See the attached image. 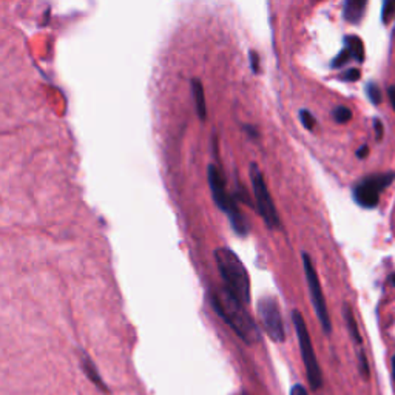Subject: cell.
<instances>
[{"mask_svg":"<svg viewBox=\"0 0 395 395\" xmlns=\"http://www.w3.org/2000/svg\"><path fill=\"white\" fill-rule=\"evenodd\" d=\"M212 306L215 312L219 315L223 321L231 326L235 334L238 335L244 343L254 344L259 342L261 334L257 326L255 320L250 317L246 311V304H242L240 299L232 297L223 287V290L213 292L212 294Z\"/></svg>","mask_w":395,"mask_h":395,"instance_id":"cell-1","label":"cell"},{"mask_svg":"<svg viewBox=\"0 0 395 395\" xmlns=\"http://www.w3.org/2000/svg\"><path fill=\"white\" fill-rule=\"evenodd\" d=\"M215 261L221 278H223L224 289L232 297L240 299L242 304L247 306L252 299L250 278L247 268L242 264L240 257L232 249L219 247L215 250Z\"/></svg>","mask_w":395,"mask_h":395,"instance_id":"cell-2","label":"cell"},{"mask_svg":"<svg viewBox=\"0 0 395 395\" xmlns=\"http://www.w3.org/2000/svg\"><path fill=\"white\" fill-rule=\"evenodd\" d=\"M207 175H209V186L212 190V198H213V201H215V204L218 205V209L226 213L228 221H231L233 232L236 235L241 236V238L247 236L249 226L246 223V219H244L238 204H236V201H235V198L228 193L226 181H224L223 175H221V171L215 167V165H209Z\"/></svg>","mask_w":395,"mask_h":395,"instance_id":"cell-3","label":"cell"},{"mask_svg":"<svg viewBox=\"0 0 395 395\" xmlns=\"http://www.w3.org/2000/svg\"><path fill=\"white\" fill-rule=\"evenodd\" d=\"M292 321H294V328L297 330V338L299 351H302V358L304 363L307 380H309V384L313 391H318L323 386V373L318 365L317 355H315L309 329H307L306 321L299 311H292Z\"/></svg>","mask_w":395,"mask_h":395,"instance_id":"cell-4","label":"cell"},{"mask_svg":"<svg viewBox=\"0 0 395 395\" xmlns=\"http://www.w3.org/2000/svg\"><path fill=\"white\" fill-rule=\"evenodd\" d=\"M395 181V171L374 173V175L360 179L352 188V198L355 204L361 209L373 210L380 202V196L384 188H388Z\"/></svg>","mask_w":395,"mask_h":395,"instance_id":"cell-5","label":"cell"},{"mask_svg":"<svg viewBox=\"0 0 395 395\" xmlns=\"http://www.w3.org/2000/svg\"><path fill=\"white\" fill-rule=\"evenodd\" d=\"M249 175L252 181V188H254V196L259 216L264 219V223L268 228H280L281 219L278 215V210L275 207V202L272 200L271 192H268L263 173L257 164L250 165Z\"/></svg>","mask_w":395,"mask_h":395,"instance_id":"cell-6","label":"cell"},{"mask_svg":"<svg viewBox=\"0 0 395 395\" xmlns=\"http://www.w3.org/2000/svg\"><path fill=\"white\" fill-rule=\"evenodd\" d=\"M303 267H304L307 287H309V295H311V302L315 309V313H317L323 330H325L329 335L332 332V323H330V317L328 312L326 298H325V294H323L321 283L318 278V273L313 267L312 258L309 257V254H306V252L303 254Z\"/></svg>","mask_w":395,"mask_h":395,"instance_id":"cell-7","label":"cell"},{"mask_svg":"<svg viewBox=\"0 0 395 395\" xmlns=\"http://www.w3.org/2000/svg\"><path fill=\"white\" fill-rule=\"evenodd\" d=\"M258 313L266 334L275 343H283L286 339V326H284L278 302L273 297H263L258 303Z\"/></svg>","mask_w":395,"mask_h":395,"instance_id":"cell-8","label":"cell"},{"mask_svg":"<svg viewBox=\"0 0 395 395\" xmlns=\"http://www.w3.org/2000/svg\"><path fill=\"white\" fill-rule=\"evenodd\" d=\"M368 6V0H344V6H343V15L344 19L357 25L363 20V15H365Z\"/></svg>","mask_w":395,"mask_h":395,"instance_id":"cell-9","label":"cell"},{"mask_svg":"<svg viewBox=\"0 0 395 395\" xmlns=\"http://www.w3.org/2000/svg\"><path fill=\"white\" fill-rule=\"evenodd\" d=\"M81 368L84 370V374L89 377V380L96 386L98 389L101 391H104V392H108V388H107V384L104 383V380H102V377L99 374V370L96 369V366H94V363L93 360L86 355L85 352L81 355Z\"/></svg>","mask_w":395,"mask_h":395,"instance_id":"cell-10","label":"cell"},{"mask_svg":"<svg viewBox=\"0 0 395 395\" xmlns=\"http://www.w3.org/2000/svg\"><path fill=\"white\" fill-rule=\"evenodd\" d=\"M192 96H193V102H195L196 115L200 116L201 121H205V117H207V104H205L204 86H202L201 81H198V79H193L192 81Z\"/></svg>","mask_w":395,"mask_h":395,"instance_id":"cell-11","label":"cell"},{"mask_svg":"<svg viewBox=\"0 0 395 395\" xmlns=\"http://www.w3.org/2000/svg\"><path fill=\"white\" fill-rule=\"evenodd\" d=\"M343 315H344V321H346L347 330H349V334H351V337L354 339V343L361 347L363 339H361V335H360V329H358V325H357V320H355V315H354L352 307L347 304V303L343 306Z\"/></svg>","mask_w":395,"mask_h":395,"instance_id":"cell-12","label":"cell"},{"mask_svg":"<svg viewBox=\"0 0 395 395\" xmlns=\"http://www.w3.org/2000/svg\"><path fill=\"white\" fill-rule=\"evenodd\" d=\"M344 46L351 51L352 59H355L357 62L365 60V44H363L358 36H346Z\"/></svg>","mask_w":395,"mask_h":395,"instance_id":"cell-13","label":"cell"},{"mask_svg":"<svg viewBox=\"0 0 395 395\" xmlns=\"http://www.w3.org/2000/svg\"><path fill=\"white\" fill-rule=\"evenodd\" d=\"M395 20V0H383L382 8V22L384 25H389Z\"/></svg>","mask_w":395,"mask_h":395,"instance_id":"cell-14","label":"cell"},{"mask_svg":"<svg viewBox=\"0 0 395 395\" xmlns=\"http://www.w3.org/2000/svg\"><path fill=\"white\" fill-rule=\"evenodd\" d=\"M332 116H334V119H335L337 124H347L352 119V112L347 107L339 105V107L334 108Z\"/></svg>","mask_w":395,"mask_h":395,"instance_id":"cell-15","label":"cell"},{"mask_svg":"<svg viewBox=\"0 0 395 395\" xmlns=\"http://www.w3.org/2000/svg\"><path fill=\"white\" fill-rule=\"evenodd\" d=\"M366 94L369 101L373 102L374 105H380L382 104V91L378 89V85H375L374 82H369L366 85Z\"/></svg>","mask_w":395,"mask_h":395,"instance_id":"cell-16","label":"cell"},{"mask_svg":"<svg viewBox=\"0 0 395 395\" xmlns=\"http://www.w3.org/2000/svg\"><path fill=\"white\" fill-rule=\"evenodd\" d=\"M351 59H352V54H351V51L347 50L346 46H344V48H343L342 51H339L338 56H337L334 60H332L330 67H332V68H339V67H343L344 64H347V62H349Z\"/></svg>","mask_w":395,"mask_h":395,"instance_id":"cell-17","label":"cell"},{"mask_svg":"<svg viewBox=\"0 0 395 395\" xmlns=\"http://www.w3.org/2000/svg\"><path fill=\"white\" fill-rule=\"evenodd\" d=\"M299 121L304 125V129L307 130H313L315 125H317V121H315V117L311 112H307V110H302L299 112Z\"/></svg>","mask_w":395,"mask_h":395,"instance_id":"cell-18","label":"cell"},{"mask_svg":"<svg viewBox=\"0 0 395 395\" xmlns=\"http://www.w3.org/2000/svg\"><path fill=\"white\" fill-rule=\"evenodd\" d=\"M360 76H361V73H360L358 68H351V70H347V71H344V73L339 75V79H342V81H344V82H357Z\"/></svg>","mask_w":395,"mask_h":395,"instance_id":"cell-19","label":"cell"},{"mask_svg":"<svg viewBox=\"0 0 395 395\" xmlns=\"http://www.w3.org/2000/svg\"><path fill=\"white\" fill-rule=\"evenodd\" d=\"M249 59H250V65H252V70H254V73H259V56H258V54L255 51H250Z\"/></svg>","mask_w":395,"mask_h":395,"instance_id":"cell-20","label":"cell"},{"mask_svg":"<svg viewBox=\"0 0 395 395\" xmlns=\"http://www.w3.org/2000/svg\"><path fill=\"white\" fill-rule=\"evenodd\" d=\"M374 130H375V139L382 141L383 134H384V129H383V124L380 119H374Z\"/></svg>","mask_w":395,"mask_h":395,"instance_id":"cell-21","label":"cell"},{"mask_svg":"<svg viewBox=\"0 0 395 395\" xmlns=\"http://www.w3.org/2000/svg\"><path fill=\"white\" fill-rule=\"evenodd\" d=\"M290 395H309V392L303 384H294L290 389Z\"/></svg>","mask_w":395,"mask_h":395,"instance_id":"cell-22","label":"cell"},{"mask_svg":"<svg viewBox=\"0 0 395 395\" xmlns=\"http://www.w3.org/2000/svg\"><path fill=\"white\" fill-rule=\"evenodd\" d=\"M368 155H369V147L368 145H361L357 150V157H358V160H365Z\"/></svg>","mask_w":395,"mask_h":395,"instance_id":"cell-23","label":"cell"},{"mask_svg":"<svg viewBox=\"0 0 395 395\" xmlns=\"http://www.w3.org/2000/svg\"><path fill=\"white\" fill-rule=\"evenodd\" d=\"M244 130H246V133L249 134L252 139H258L259 134H258V131L254 127H250V125H244Z\"/></svg>","mask_w":395,"mask_h":395,"instance_id":"cell-24","label":"cell"},{"mask_svg":"<svg viewBox=\"0 0 395 395\" xmlns=\"http://www.w3.org/2000/svg\"><path fill=\"white\" fill-rule=\"evenodd\" d=\"M389 99H391V104H392V108L395 110V86H391L389 89Z\"/></svg>","mask_w":395,"mask_h":395,"instance_id":"cell-25","label":"cell"},{"mask_svg":"<svg viewBox=\"0 0 395 395\" xmlns=\"http://www.w3.org/2000/svg\"><path fill=\"white\" fill-rule=\"evenodd\" d=\"M392 375H394V382H395V355L392 357Z\"/></svg>","mask_w":395,"mask_h":395,"instance_id":"cell-26","label":"cell"},{"mask_svg":"<svg viewBox=\"0 0 395 395\" xmlns=\"http://www.w3.org/2000/svg\"><path fill=\"white\" fill-rule=\"evenodd\" d=\"M389 281H391V284H392V286L395 287V272H394V273H392V275L389 276Z\"/></svg>","mask_w":395,"mask_h":395,"instance_id":"cell-27","label":"cell"}]
</instances>
